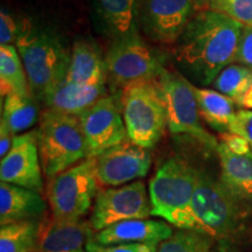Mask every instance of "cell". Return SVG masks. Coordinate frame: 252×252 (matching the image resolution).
Returning a JSON list of instances; mask_svg holds the SVG:
<instances>
[{
    "instance_id": "6da1fadb",
    "label": "cell",
    "mask_w": 252,
    "mask_h": 252,
    "mask_svg": "<svg viewBox=\"0 0 252 252\" xmlns=\"http://www.w3.org/2000/svg\"><path fill=\"white\" fill-rule=\"evenodd\" d=\"M243 30V25L228 15L201 9L176 41V68L194 86H210L223 69L235 62Z\"/></svg>"
},
{
    "instance_id": "7a4b0ae2",
    "label": "cell",
    "mask_w": 252,
    "mask_h": 252,
    "mask_svg": "<svg viewBox=\"0 0 252 252\" xmlns=\"http://www.w3.org/2000/svg\"><path fill=\"white\" fill-rule=\"evenodd\" d=\"M15 47L24 62L32 96L43 103L67 76L70 49L58 31L27 18L20 19Z\"/></svg>"
},
{
    "instance_id": "3957f363",
    "label": "cell",
    "mask_w": 252,
    "mask_h": 252,
    "mask_svg": "<svg viewBox=\"0 0 252 252\" xmlns=\"http://www.w3.org/2000/svg\"><path fill=\"white\" fill-rule=\"evenodd\" d=\"M250 208L229 193L220 179L197 169L188 230L212 239H225L243 228Z\"/></svg>"
},
{
    "instance_id": "277c9868",
    "label": "cell",
    "mask_w": 252,
    "mask_h": 252,
    "mask_svg": "<svg viewBox=\"0 0 252 252\" xmlns=\"http://www.w3.org/2000/svg\"><path fill=\"white\" fill-rule=\"evenodd\" d=\"M36 133L42 171L48 180L89 158L77 116L46 109Z\"/></svg>"
},
{
    "instance_id": "5b68a950",
    "label": "cell",
    "mask_w": 252,
    "mask_h": 252,
    "mask_svg": "<svg viewBox=\"0 0 252 252\" xmlns=\"http://www.w3.org/2000/svg\"><path fill=\"white\" fill-rule=\"evenodd\" d=\"M197 169L179 157L166 160L150 181L152 215L178 229L188 230Z\"/></svg>"
},
{
    "instance_id": "8992f818",
    "label": "cell",
    "mask_w": 252,
    "mask_h": 252,
    "mask_svg": "<svg viewBox=\"0 0 252 252\" xmlns=\"http://www.w3.org/2000/svg\"><path fill=\"white\" fill-rule=\"evenodd\" d=\"M127 137L145 149H153L167 127V109L157 80L131 84L121 91Z\"/></svg>"
},
{
    "instance_id": "52a82bcc",
    "label": "cell",
    "mask_w": 252,
    "mask_h": 252,
    "mask_svg": "<svg viewBox=\"0 0 252 252\" xmlns=\"http://www.w3.org/2000/svg\"><path fill=\"white\" fill-rule=\"evenodd\" d=\"M98 182L96 158H88L49 179L46 194L53 219L62 222L81 220L98 194Z\"/></svg>"
},
{
    "instance_id": "ba28073f",
    "label": "cell",
    "mask_w": 252,
    "mask_h": 252,
    "mask_svg": "<svg viewBox=\"0 0 252 252\" xmlns=\"http://www.w3.org/2000/svg\"><path fill=\"white\" fill-rule=\"evenodd\" d=\"M105 63L108 82L119 91L131 84L157 80L165 69L162 58L145 42L139 31L112 40Z\"/></svg>"
},
{
    "instance_id": "9c48e42d",
    "label": "cell",
    "mask_w": 252,
    "mask_h": 252,
    "mask_svg": "<svg viewBox=\"0 0 252 252\" xmlns=\"http://www.w3.org/2000/svg\"><path fill=\"white\" fill-rule=\"evenodd\" d=\"M167 109V127L172 134H188L203 146L215 150L219 143L203 127L198 111L194 84L180 72L163 69L157 78Z\"/></svg>"
},
{
    "instance_id": "30bf717a",
    "label": "cell",
    "mask_w": 252,
    "mask_h": 252,
    "mask_svg": "<svg viewBox=\"0 0 252 252\" xmlns=\"http://www.w3.org/2000/svg\"><path fill=\"white\" fill-rule=\"evenodd\" d=\"M152 215L150 194L143 181L104 189L94 198L90 225L94 231L131 220H146Z\"/></svg>"
},
{
    "instance_id": "8fae6325",
    "label": "cell",
    "mask_w": 252,
    "mask_h": 252,
    "mask_svg": "<svg viewBox=\"0 0 252 252\" xmlns=\"http://www.w3.org/2000/svg\"><path fill=\"white\" fill-rule=\"evenodd\" d=\"M89 158L128 139L121 105V93L106 94L78 116Z\"/></svg>"
},
{
    "instance_id": "7c38bea8",
    "label": "cell",
    "mask_w": 252,
    "mask_h": 252,
    "mask_svg": "<svg viewBox=\"0 0 252 252\" xmlns=\"http://www.w3.org/2000/svg\"><path fill=\"white\" fill-rule=\"evenodd\" d=\"M206 0H141L140 28L152 41L175 45Z\"/></svg>"
},
{
    "instance_id": "4fadbf2b",
    "label": "cell",
    "mask_w": 252,
    "mask_h": 252,
    "mask_svg": "<svg viewBox=\"0 0 252 252\" xmlns=\"http://www.w3.org/2000/svg\"><path fill=\"white\" fill-rule=\"evenodd\" d=\"M151 165V151L126 139L96 158L97 178L100 185L124 186L145 178Z\"/></svg>"
},
{
    "instance_id": "5bb4252c",
    "label": "cell",
    "mask_w": 252,
    "mask_h": 252,
    "mask_svg": "<svg viewBox=\"0 0 252 252\" xmlns=\"http://www.w3.org/2000/svg\"><path fill=\"white\" fill-rule=\"evenodd\" d=\"M42 173L36 130L17 135L12 149L0 162V180L41 194Z\"/></svg>"
},
{
    "instance_id": "9a60e30c",
    "label": "cell",
    "mask_w": 252,
    "mask_h": 252,
    "mask_svg": "<svg viewBox=\"0 0 252 252\" xmlns=\"http://www.w3.org/2000/svg\"><path fill=\"white\" fill-rule=\"evenodd\" d=\"M94 229L84 220L62 222L45 217L40 220V252H87V245L94 238Z\"/></svg>"
},
{
    "instance_id": "2e32d148",
    "label": "cell",
    "mask_w": 252,
    "mask_h": 252,
    "mask_svg": "<svg viewBox=\"0 0 252 252\" xmlns=\"http://www.w3.org/2000/svg\"><path fill=\"white\" fill-rule=\"evenodd\" d=\"M168 223L154 220H131L116 223L96 232L93 241L100 245L160 244L173 235Z\"/></svg>"
},
{
    "instance_id": "e0dca14e",
    "label": "cell",
    "mask_w": 252,
    "mask_h": 252,
    "mask_svg": "<svg viewBox=\"0 0 252 252\" xmlns=\"http://www.w3.org/2000/svg\"><path fill=\"white\" fill-rule=\"evenodd\" d=\"M97 24L111 40L140 30L141 0H91Z\"/></svg>"
},
{
    "instance_id": "ac0fdd59",
    "label": "cell",
    "mask_w": 252,
    "mask_h": 252,
    "mask_svg": "<svg viewBox=\"0 0 252 252\" xmlns=\"http://www.w3.org/2000/svg\"><path fill=\"white\" fill-rule=\"evenodd\" d=\"M47 212V203L40 193L19 186L0 184V224L23 220H41Z\"/></svg>"
},
{
    "instance_id": "d6986e66",
    "label": "cell",
    "mask_w": 252,
    "mask_h": 252,
    "mask_svg": "<svg viewBox=\"0 0 252 252\" xmlns=\"http://www.w3.org/2000/svg\"><path fill=\"white\" fill-rule=\"evenodd\" d=\"M216 153L220 181L236 200L252 209V156H237L223 143L219 144Z\"/></svg>"
},
{
    "instance_id": "ffe728a7",
    "label": "cell",
    "mask_w": 252,
    "mask_h": 252,
    "mask_svg": "<svg viewBox=\"0 0 252 252\" xmlns=\"http://www.w3.org/2000/svg\"><path fill=\"white\" fill-rule=\"evenodd\" d=\"M108 94L106 83L77 84L64 78L47 94L43 104L47 109L80 116L97 100Z\"/></svg>"
},
{
    "instance_id": "44dd1931",
    "label": "cell",
    "mask_w": 252,
    "mask_h": 252,
    "mask_svg": "<svg viewBox=\"0 0 252 252\" xmlns=\"http://www.w3.org/2000/svg\"><path fill=\"white\" fill-rule=\"evenodd\" d=\"M65 80L86 86L106 83L105 56L96 43L84 39H78L72 43Z\"/></svg>"
},
{
    "instance_id": "7402d4cb",
    "label": "cell",
    "mask_w": 252,
    "mask_h": 252,
    "mask_svg": "<svg viewBox=\"0 0 252 252\" xmlns=\"http://www.w3.org/2000/svg\"><path fill=\"white\" fill-rule=\"evenodd\" d=\"M194 94L201 118L220 134L229 132V126L234 118L235 100L217 90L194 86Z\"/></svg>"
},
{
    "instance_id": "603a6c76",
    "label": "cell",
    "mask_w": 252,
    "mask_h": 252,
    "mask_svg": "<svg viewBox=\"0 0 252 252\" xmlns=\"http://www.w3.org/2000/svg\"><path fill=\"white\" fill-rule=\"evenodd\" d=\"M0 89L2 99L9 94H32L24 62L15 46H0Z\"/></svg>"
},
{
    "instance_id": "cb8c5ba5",
    "label": "cell",
    "mask_w": 252,
    "mask_h": 252,
    "mask_svg": "<svg viewBox=\"0 0 252 252\" xmlns=\"http://www.w3.org/2000/svg\"><path fill=\"white\" fill-rule=\"evenodd\" d=\"M2 116L4 121L14 134L27 131L39 119L37 102L32 94L21 96L9 94L2 99Z\"/></svg>"
},
{
    "instance_id": "d4e9b609",
    "label": "cell",
    "mask_w": 252,
    "mask_h": 252,
    "mask_svg": "<svg viewBox=\"0 0 252 252\" xmlns=\"http://www.w3.org/2000/svg\"><path fill=\"white\" fill-rule=\"evenodd\" d=\"M40 220H23L1 225L0 252L39 251Z\"/></svg>"
},
{
    "instance_id": "484cf974",
    "label": "cell",
    "mask_w": 252,
    "mask_h": 252,
    "mask_svg": "<svg viewBox=\"0 0 252 252\" xmlns=\"http://www.w3.org/2000/svg\"><path fill=\"white\" fill-rule=\"evenodd\" d=\"M213 86L238 104L245 93L252 87V67L232 63L217 75Z\"/></svg>"
},
{
    "instance_id": "4316f807",
    "label": "cell",
    "mask_w": 252,
    "mask_h": 252,
    "mask_svg": "<svg viewBox=\"0 0 252 252\" xmlns=\"http://www.w3.org/2000/svg\"><path fill=\"white\" fill-rule=\"evenodd\" d=\"M212 242V238L193 230L179 229L158 245L157 252H210Z\"/></svg>"
},
{
    "instance_id": "83f0119b",
    "label": "cell",
    "mask_w": 252,
    "mask_h": 252,
    "mask_svg": "<svg viewBox=\"0 0 252 252\" xmlns=\"http://www.w3.org/2000/svg\"><path fill=\"white\" fill-rule=\"evenodd\" d=\"M206 6L228 15L243 26L252 27V0H209Z\"/></svg>"
},
{
    "instance_id": "f1b7e54d",
    "label": "cell",
    "mask_w": 252,
    "mask_h": 252,
    "mask_svg": "<svg viewBox=\"0 0 252 252\" xmlns=\"http://www.w3.org/2000/svg\"><path fill=\"white\" fill-rule=\"evenodd\" d=\"M19 28H20V19H17L13 13L7 8L1 7L0 11V46L12 45L15 46Z\"/></svg>"
},
{
    "instance_id": "f546056e",
    "label": "cell",
    "mask_w": 252,
    "mask_h": 252,
    "mask_svg": "<svg viewBox=\"0 0 252 252\" xmlns=\"http://www.w3.org/2000/svg\"><path fill=\"white\" fill-rule=\"evenodd\" d=\"M159 244H117V245H100L93 239L87 245V252H157Z\"/></svg>"
},
{
    "instance_id": "4dcf8cb0",
    "label": "cell",
    "mask_w": 252,
    "mask_h": 252,
    "mask_svg": "<svg viewBox=\"0 0 252 252\" xmlns=\"http://www.w3.org/2000/svg\"><path fill=\"white\" fill-rule=\"evenodd\" d=\"M230 133L241 135L252 146V110L239 109L229 126Z\"/></svg>"
},
{
    "instance_id": "1f68e13d",
    "label": "cell",
    "mask_w": 252,
    "mask_h": 252,
    "mask_svg": "<svg viewBox=\"0 0 252 252\" xmlns=\"http://www.w3.org/2000/svg\"><path fill=\"white\" fill-rule=\"evenodd\" d=\"M235 62L238 64L252 67V27L244 26Z\"/></svg>"
},
{
    "instance_id": "d6a6232c",
    "label": "cell",
    "mask_w": 252,
    "mask_h": 252,
    "mask_svg": "<svg viewBox=\"0 0 252 252\" xmlns=\"http://www.w3.org/2000/svg\"><path fill=\"white\" fill-rule=\"evenodd\" d=\"M222 141L232 153L237 156H252V146L247 139L241 135L230 133H222Z\"/></svg>"
},
{
    "instance_id": "836d02e7",
    "label": "cell",
    "mask_w": 252,
    "mask_h": 252,
    "mask_svg": "<svg viewBox=\"0 0 252 252\" xmlns=\"http://www.w3.org/2000/svg\"><path fill=\"white\" fill-rule=\"evenodd\" d=\"M15 134L11 131L7 124L2 121H0V158H5L6 154L9 152L13 145Z\"/></svg>"
},
{
    "instance_id": "e575fe53",
    "label": "cell",
    "mask_w": 252,
    "mask_h": 252,
    "mask_svg": "<svg viewBox=\"0 0 252 252\" xmlns=\"http://www.w3.org/2000/svg\"><path fill=\"white\" fill-rule=\"evenodd\" d=\"M238 105L244 109H252V87L245 93L244 96L242 97V99L238 102Z\"/></svg>"
},
{
    "instance_id": "d590c367",
    "label": "cell",
    "mask_w": 252,
    "mask_h": 252,
    "mask_svg": "<svg viewBox=\"0 0 252 252\" xmlns=\"http://www.w3.org/2000/svg\"><path fill=\"white\" fill-rule=\"evenodd\" d=\"M207 1H209V0H206V2H207Z\"/></svg>"
}]
</instances>
